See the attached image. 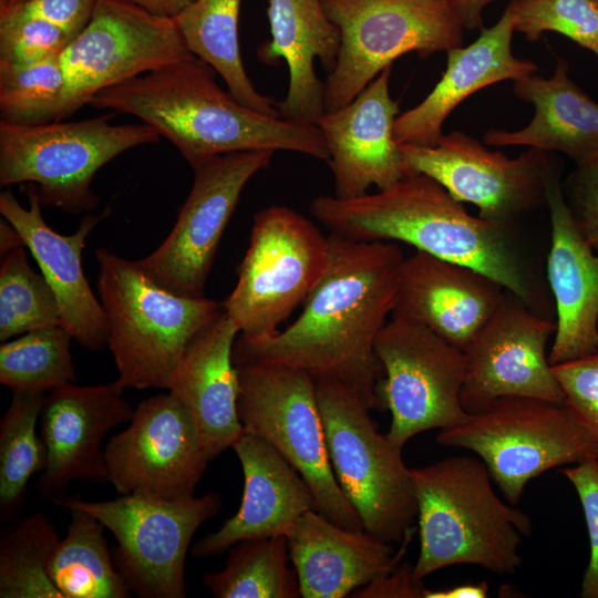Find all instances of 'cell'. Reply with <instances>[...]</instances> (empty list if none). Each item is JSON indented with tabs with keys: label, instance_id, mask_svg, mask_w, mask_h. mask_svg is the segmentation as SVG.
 Masks as SVG:
<instances>
[{
	"label": "cell",
	"instance_id": "cell-17",
	"mask_svg": "<svg viewBox=\"0 0 598 598\" xmlns=\"http://www.w3.org/2000/svg\"><path fill=\"white\" fill-rule=\"evenodd\" d=\"M104 455L120 495L163 499L194 496L210 462L192 414L169 392L143 400Z\"/></svg>",
	"mask_w": 598,
	"mask_h": 598
},
{
	"label": "cell",
	"instance_id": "cell-38",
	"mask_svg": "<svg viewBox=\"0 0 598 598\" xmlns=\"http://www.w3.org/2000/svg\"><path fill=\"white\" fill-rule=\"evenodd\" d=\"M507 8L528 42L557 32L598 56V0H512Z\"/></svg>",
	"mask_w": 598,
	"mask_h": 598
},
{
	"label": "cell",
	"instance_id": "cell-5",
	"mask_svg": "<svg viewBox=\"0 0 598 598\" xmlns=\"http://www.w3.org/2000/svg\"><path fill=\"white\" fill-rule=\"evenodd\" d=\"M97 291L107 322V347L125 388L168 389L192 339L223 311L215 300L172 292L136 261L95 251Z\"/></svg>",
	"mask_w": 598,
	"mask_h": 598
},
{
	"label": "cell",
	"instance_id": "cell-23",
	"mask_svg": "<svg viewBox=\"0 0 598 598\" xmlns=\"http://www.w3.org/2000/svg\"><path fill=\"white\" fill-rule=\"evenodd\" d=\"M244 473L237 513L190 548L195 558L219 556L247 538L287 535L305 513L316 508L300 473L266 440L243 433L231 446Z\"/></svg>",
	"mask_w": 598,
	"mask_h": 598
},
{
	"label": "cell",
	"instance_id": "cell-16",
	"mask_svg": "<svg viewBox=\"0 0 598 598\" xmlns=\"http://www.w3.org/2000/svg\"><path fill=\"white\" fill-rule=\"evenodd\" d=\"M274 151L221 154L194 167L192 189L166 239L137 260L156 283L181 296L202 298L220 239L240 195Z\"/></svg>",
	"mask_w": 598,
	"mask_h": 598
},
{
	"label": "cell",
	"instance_id": "cell-26",
	"mask_svg": "<svg viewBox=\"0 0 598 598\" xmlns=\"http://www.w3.org/2000/svg\"><path fill=\"white\" fill-rule=\"evenodd\" d=\"M238 336V327L223 309L192 339L167 389L192 414L210 461L244 433L233 357Z\"/></svg>",
	"mask_w": 598,
	"mask_h": 598
},
{
	"label": "cell",
	"instance_id": "cell-36",
	"mask_svg": "<svg viewBox=\"0 0 598 598\" xmlns=\"http://www.w3.org/2000/svg\"><path fill=\"white\" fill-rule=\"evenodd\" d=\"M25 246L3 255L0 267V340L62 326L55 295L30 266Z\"/></svg>",
	"mask_w": 598,
	"mask_h": 598
},
{
	"label": "cell",
	"instance_id": "cell-4",
	"mask_svg": "<svg viewBox=\"0 0 598 598\" xmlns=\"http://www.w3.org/2000/svg\"><path fill=\"white\" fill-rule=\"evenodd\" d=\"M411 474L420 534L417 579L461 564L496 574L519 568L518 547L522 536L532 534V519L496 495L480 457L452 456Z\"/></svg>",
	"mask_w": 598,
	"mask_h": 598
},
{
	"label": "cell",
	"instance_id": "cell-31",
	"mask_svg": "<svg viewBox=\"0 0 598 598\" xmlns=\"http://www.w3.org/2000/svg\"><path fill=\"white\" fill-rule=\"evenodd\" d=\"M66 535L48 564L52 584L63 598H127L132 590L118 573L105 526L92 515L69 509Z\"/></svg>",
	"mask_w": 598,
	"mask_h": 598
},
{
	"label": "cell",
	"instance_id": "cell-27",
	"mask_svg": "<svg viewBox=\"0 0 598 598\" xmlns=\"http://www.w3.org/2000/svg\"><path fill=\"white\" fill-rule=\"evenodd\" d=\"M270 39L257 50L260 62L275 66L285 61L289 81L286 96L276 101L281 118L316 124L324 113V84L315 60L329 73L341 43L339 28L327 14L322 0H269Z\"/></svg>",
	"mask_w": 598,
	"mask_h": 598
},
{
	"label": "cell",
	"instance_id": "cell-29",
	"mask_svg": "<svg viewBox=\"0 0 598 598\" xmlns=\"http://www.w3.org/2000/svg\"><path fill=\"white\" fill-rule=\"evenodd\" d=\"M514 94L534 106L532 121L523 128H491L484 133L487 146H527L558 152L576 166L598 159V103L570 78L569 64L558 56L550 78L532 74L513 84Z\"/></svg>",
	"mask_w": 598,
	"mask_h": 598
},
{
	"label": "cell",
	"instance_id": "cell-2",
	"mask_svg": "<svg viewBox=\"0 0 598 598\" xmlns=\"http://www.w3.org/2000/svg\"><path fill=\"white\" fill-rule=\"evenodd\" d=\"M311 215L332 235L358 241H401L471 267L497 281L533 311L547 315L546 289L517 235L516 224L471 215L424 174L355 198L320 195Z\"/></svg>",
	"mask_w": 598,
	"mask_h": 598
},
{
	"label": "cell",
	"instance_id": "cell-14",
	"mask_svg": "<svg viewBox=\"0 0 598 598\" xmlns=\"http://www.w3.org/2000/svg\"><path fill=\"white\" fill-rule=\"evenodd\" d=\"M374 349L384 371L383 408L392 416L386 435L395 446L402 448L424 431L450 429L467 419L461 401L466 372L463 350L399 317L386 321Z\"/></svg>",
	"mask_w": 598,
	"mask_h": 598
},
{
	"label": "cell",
	"instance_id": "cell-21",
	"mask_svg": "<svg viewBox=\"0 0 598 598\" xmlns=\"http://www.w3.org/2000/svg\"><path fill=\"white\" fill-rule=\"evenodd\" d=\"M29 207H23L10 190L0 194V213L19 233L52 288L62 326L90 351L107 346V322L101 301L93 295L82 268V251L90 233L103 218L87 215L71 235L54 231L44 220L37 185L23 186Z\"/></svg>",
	"mask_w": 598,
	"mask_h": 598
},
{
	"label": "cell",
	"instance_id": "cell-30",
	"mask_svg": "<svg viewBox=\"0 0 598 598\" xmlns=\"http://www.w3.org/2000/svg\"><path fill=\"white\" fill-rule=\"evenodd\" d=\"M241 0H195L174 21L187 49L209 64L243 105L280 117L272 97L260 94L248 78L238 41Z\"/></svg>",
	"mask_w": 598,
	"mask_h": 598
},
{
	"label": "cell",
	"instance_id": "cell-49",
	"mask_svg": "<svg viewBox=\"0 0 598 598\" xmlns=\"http://www.w3.org/2000/svg\"><path fill=\"white\" fill-rule=\"evenodd\" d=\"M25 0H0V11L10 9Z\"/></svg>",
	"mask_w": 598,
	"mask_h": 598
},
{
	"label": "cell",
	"instance_id": "cell-3",
	"mask_svg": "<svg viewBox=\"0 0 598 598\" xmlns=\"http://www.w3.org/2000/svg\"><path fill=\"white\" fill-rule=\"evenodd\" d=\"M216 73L190 54L104 89L89 104L138 117L174 144L192 168L217 155L248 151H289L329 161L328 145L316 124L243 105L220 87Z\"/></svg>",
	"mask_w": 598,
	"mask_h": 598
},
{
	"label": "cell",
	"instance_id": "cell-7",
	"mask_svg": "<svg viewBox=\"0 0 598 598\" xmlns=\"http://www.w3.org/2000/svg\"><path fill=\"white\" fill-rule=\"evenodd\" d=\"M113 116L34 125L0 121V185L32 183L42 207L93 210L99 205L91 189L96 172L123 152L161 137L145 123L113 125Z\"/></svg>",
	"mask_w": 598,
	"mask_h": 598
},
{
	"label": "cell",
	"instance_id": "cell-19",
	"mask_svg": "<svg viewBox=\"0 0 598 598\" xmlns=\"http://www.w3.org/2000/svg\"><path fill=\"white\" fill-rule=\"evenodd\" d=\"M124 389L116 379L97 385L70 383L47 393L39 421L47 465L35 483L41 498L63 495L74 481L109 482L102 441L134 412Z\"/></svg>",
	"mask_w": 598,
	"mask_h": 598
},
{
	"label": "cell",
	"instance_id": "cell-24",
	"mask_svg": "<svg viewBox=\"0 0 598 598\" xmlns=\"http://www.w3.org/2000/svg\"><path fill=\"white\" fill-rule=\"evenodd\" d=\"M546 204L551 227L546 275L556 311L548 359L556 365L598 351V251L580 233L559 175L548 186Z\"/></svg>",
	"mask_w": 598,
	"mask_h": 598
},
{
	"label": "cell",
	"instance_id": "cell-28",
	"mask_svg": "<svg viewBox=\"0 0 598 598\" xmlns=\"http://www.w3.org/2000/svg\"><path fill=\"white\" fill-rule=\"evenodd\" d=\"M286 537L303 598L347 597L396 563L390 543L346 529L317 509L299 517Z\"/></svg>",
	"mask_w": 598,
	"mask_h": 598
},
{
	"label": "cell",
	"instance_id": "cell-9",
	"mask_svg": "<svg viewBox=\"0 0 598 598\" xmlns=\"http://www.w3.org/2000/svg\"><path fill=\"white\" fill-rule=\"evenodd\" d=\"M436 442L478 455L512 505L526 484L554 467L596 458V446L565 403L505 396L453 427Z\"/></svg>",
	"mask_w": 598,
	"mask_h": 598
},
{
	"label": "cell",
	"instance_id": "cell-46",
	"mask_svg": "<svg viewBox=\"0 0 598 598\" xmlns=\"http://www.w3.org/2000/svg\"><path fill=\"white\" fill-rule=\"evenodd\" d=\"M487 581L463 584L444 590H425L424 598H485L488 596Z\"/></svg>",
	"mask_w": 598,
	"mask_h": 598
},
{
	"label": "cell",
	"instance_id": "cell-34",
	"mask_svg": "<svg viewBox=\"0 0 598 598\" xmlns=\"http://www.w3.org/2000/svg\"><path fill=\"white\" fill-rule=\"evenodd\" d=\"M63 326L37 329L0 346V382L12 392L49 393L76 383L70 344Z\"/></svg>",
	"mask_w": 598,
	"mask_h": 598
},
{
	"label": "cell",
	"instance_id": "cell-12",
	"mask_svg": "<svg viewBox=\"0 0 598 598\" xmlns=\"http://www.w3.org/2000/svg\"><path fill=\"white\" fill-rule=\"evenodd\" d=\"M50 502L92 515L113 534L114 564L142 598L186 597L185 563L192 539L221 507V497L214 492L178 499L121 495L110 501L63 494Z\"/></svg>",
	"mask_w": 598,
	"mask_h": 598
},
{
	"label": "cell",
	"instance_id": "cell-41",
	"mask_svg": "<svg viewBox=\"0 0 598 598\" xmlns=\"http://www.w3.org/2000/svg\"><path fill=\"white\" fill-rule=\"evenodd\" d=\"M576 489L588 529L590 556L581 581L582 598H598V461L587 458L561 471Z\"/></svg>",
	"mask_w": 598,
	"mask_h": 598
},
{
	"label": "cell",
	"instance_id": "cell-1",
	"mask_svg": "<svg viewBox=\"0 0 598 598\" xmlns=\"http://www.w3.org/2000/svg\"><path fill=\"white\" fill-rule=\"evenodd\" d=\"M330 258L300 316L257 342L237 338L234 363L279 364L333 378L371 409H382L384 378L374 343L395 306L404 260L392 241H358L329 234Z\"/></svg>",
	"mask_w": 598,
	"mask_h": 598
},
{
	"label": "cell",
	"instance_id": "cell-18",
	"mask_svg": "<svg viewBox=\"0 0 598 598\" xmlns=\"http://www.w3.org/2000/svg\"><path fill=\"white\" fill-rule=\"evenodd\" d=\"M556 323L511 293L464 350L461 401L467 413L505 396L564 403L546 346Z\"/></svg>",
	"mask_w": 598,
	"mask_h": 598
},
{
	"label": "cell",
	"instance_id": "cell-25",
	"mask_svg": "<svg viewBox=\"0 0 598 598\" xmlns=\"http://www.w3.org/2000/svg\"><path fill=\"white\" fill-rule=\"evenodd\" d=\"M514 32L506 7L498 21L483 28L474 42L448 50L446 69L430 94L396 116L393 125L396 143L433 146L443 135L446 117L466 97L501 81L515 82L538 72L535 62L513 54Z\"/></svg>",
	"mask_w": 598,
	"mask_h": 598
},
{
	"label": "cell",
	"instance_id": "cell-45",
	"mask_svg": "<svg viewBox=\"0 0 598 598\" xmlns=\"http://www.w3.org/2000/svg\"><path fill=\"white\" fill-rule=\"evenodd\" d=\"M494 0H450L464 29H483V11Z\"/></svg>",
	"mask_w": 598,
	"mask_h": 598
},
{
	"label": "cell",
	"instance_id": "cell-10",
	"mask_svg": "<svg viewBox=\"0 0 598 598\" xmlns=\"http://www.w3.org/2000/svg\"><path fill=\"white\" fill-rule=\"evenodd\" d=\"M341 43L323 87L324 112L351 102L400 56L425 59L462 47L464 27L450 0H322Z\"/></svg>",
	"mask_w": 598,
	"mask_h": 598
},
{
	"label": "cell",
	"instance_id": "cell-32",
	"mask_svg": "<svg viewBox=\"0 0 598 598\" xmlns=\"http://www.w3.org/2000/svg\"><path fill=\"white\" fill-rule=\"evenodd\" d=\"M289 558L286 535L243 539L230 547L224 568L204 574L203 582L216 598L301 597Z\"/></svg>",
	"mask_w": 598,
	"mask_h": 598
},
{
	"label": "cell",
	"instance_id": "cell-20",
	"mask_svg": "<svg viewBox=\"0 0 598 598\" xmlns=\"http://www.w3.org/2000/svg\"><path fill=\"white\" fill-rule=\"evenodd\" d=\"M391 72L392 65L351 102L324 112L316 123L329 148L338 198H355L371 186L383 189L408 176L393 135L400 106L390 95Z\"/></svg>",
	"mask_w": 598,
	"mask_h": 598
},
{
	"label": "cell",
	"instance_id": "cell-35",
	"mask_svg": "<svg viewBox=\"0 0 598 598\" xmlns=\"http://www.w3.org/2000/svg\"><path fill=\"white\" fill-rule=\"evenodd\" d=\"M59 540L53 524L41 512L6 529L0 538V597L63 598L48 574Z\"/></svg>",
	"mask_w": 598,
	"mask_h": 598
},
{
	"label": "cell",
	"instance_id": "cell-13",
	"mask_svg": "<svg viewBox=\"0 0 598 598\" xmlns=\"http://www.w3.org/2000/svg\"><path fill=\"white\" fill-rule=\"evenodd\" d=\"M190 54L173 18L124 0H100L86 27L60 54L65 86L55 121L104 89Z\"/></svg>",
	"mask_w": 598,
	"mask_h": 598
},
{
	"label": "cell",
	"instance_id": "cell-43",
	"mask_svg": "<svg viewBox=\"0 0 598 598\" xmlns=\"http://www.w3.org/2000/svg\"><path fill=\"white\" fill-rule=\"evenodd\" d=\"M100 0H25L1 14L49 21L74 39L89 23Z\"/></svg>",
	"mask_w": 598,
	"mask_h": 598
},
{
	"label": "cell",
	"instance_id": "cell-47",
	"mask_svg": "<svg viewBox=\"0 0 598 598\" xmlns=\"http://www.w3.org/2000/svg\"><path fill=\"white\" fill-rule=\"evenodd\" d=\"M153 14L174 18L195 0H124Z\"/></svg>",
	"mask_w": 598,
	"mask_h": 598
},
{
	"label": "cell",
	"instance_id": "cell-6",
	"mask_svg": "<svg viewBox=\"0 0 598 598\" xmlns=\"http://www.w3.org/2000/svg\"><path fill=\"white\" fill-rule=\"evenodd\" d=\"M336 478L357 509L363 529L399 543L417 517L411 470L402 448L379 432L370 409L342 382L313 379Z\"/></svg>",
	"mask_w": 598,
	"mask_h": 598
},
{
	"label": "cell",
	"instance_id": "cell-44",
	"mask_svg": "<svg viewBox=\"0 0 598 598\" xmlns=\"http://www.w3.org/2000/svg\"><path fill=\"white\" fill-rule=\"evenodd\" d=\"M426 588L414 575V566L409 563L383 574L357 590L354 597L370 598H424Z\"/></svg>",
	"mask_w": 598,
	"mask_h": 598
},
{
	"label": "cell",
	"instance_id": "cell-42",
	"mask_svg": "<svg viewBox=\"0 0 598 598\" xmlns=\"http://www.w3.org/2000/svg\"><path fill=\"white\" fill-rule=\"evenodd\" d=\"M561 187L580 233L598 251V159L576 166Z\"/></svg>",
	"mask_w": 598,
	"mask_h": 598
},
{
	"label": "cell",
	"instance_id": "cell-11",
	"mask_svg": "<svg viewBox=\"0 0 598 598\" xmlns=\"http://www.w3.org/2000/svg\"><path fill=\"white\" fill-rule=\"evenodd\" d=\"M244 433L270 443L308 483L316 508L332 523L362 530L332 470L313 378L279 364L236 367Z\"/></svg>",
	"mask_w": 598,
	"mask_h": 598
},
{
	"label": "cell",
	"instance_id": "cell-33",
	"mask_svg": "<svg viewBox=\"0 0 598 598\" xmlns=\"http://www.w3.org/2000/svg\"><path fill=\"white\" fill-rule=\"evenodd\" d=\"M47 393L12 392L0 421V516L21 507L30 478L47 465L44 443L37 433Z\"/></svg>",
	"mask_w": 598,
	"mask_h": 598
},
{
	"label": "cell",
	"instance_id": "cell-40",
	"mask_svg": "<svg viewBox=\"0 0 598 598\" xmlns=\"http://www.w3.org/2000/svg\"><path fill=\"white\" fill-rule=\"evenodd\" d=\"M551 369L564 392V403L592 439L598 461V351Z\"/></svg>",
	"mask_w": 598,
	"mask_h": 598
},
{
	"label": "cell",
	"instance_id": "cell-37",
	"mask_svg": "<svg viewBox=\"0 0 598 598\" xmlns=\"http://www.w3.org/2000/svg\"><path fill=\"white\" fill-rule=\"evenodd\" d=\"M64 86L60 55L24 64L0 63V121L18 125L55 121Z\"/></svg>",
	"mask_w": 598,
	"mask_h": 598
},
{
	"label": "cell",
	"instance_id": "cell-15",
	"mask_svg": "<svg viewBox=\"0 0 598 598\" xmlns=\"http://www.w3.org/2000/svg\"><path fill=\"white\" fill-rule=\"evenodd\" d=\"M399 146L408 175L435 179L456 200L475 205L478 216L492 221L516 224L546 204L548 186L559 175L549 152L528 147L509 158L460 131L443 134L433 146Z\"/></svg>",
	"mask_w": 598,
	"mask_h": 598
},
{
	"label": "cell",
	"instance_id": "cell-48",
	"mask_svg": "<svg viewBox=\"0 0 598 598\" xmlns=\"http://www.w3.org/2000/svg\"><path fill=\"white\" fill-rule=\"evenodd\" d=\"M24 246L19 233L3 218L0 221V250L1 255Z\"/></svg>",
	"mask_w": 598,
	"mask_h": 598
},
{
	"label": "cell",
	"instance_id": "cell-8",
	"mask_svg": "<svg viewBox=\"0 0 598 598\" xmlns=\"http://www.w3.org/2000/svg\"><path fill=\"white\" fill-rule=\"evenodd\" d=\"M329 258V236L303 215L281 205L259 210L237 283L223 302L238 339L257 342L277 333L321 280Z\"/></svg>",
	"mask_w": 598,
	"mask_h": 598
},
{
	"label": "cell",
	"instance_id": "cell-39",
	"mask_svg": "<svg viewBox=\"0 0 598 598\" xmlns=\"http://www.w3.org/2000/svg\"><path fill=\"white\" fill-rule=\"evenodd\" d=\"M72 40L61 28L43 19L0 16V63L24 64L56 56Z\"/></svg>",
	"mask_w": 598,
	"mask_h": 598
},
{
	"label": "cell",
	"instance_id": "cell-22",
	"mask_svg": "<svg viewBox=\"0 0 598 598\" xmlns=\"http://www.w3.org/2000/svg\"><path fill=\"white\" fill-rule=\"evenodd\" d=\"M506 296L491 277L416 250L402 262L391 317L416 322L464 351Z\"/></svg>",
	"mask_w": 598,
	"mask_h": 598
}]
</instances>
